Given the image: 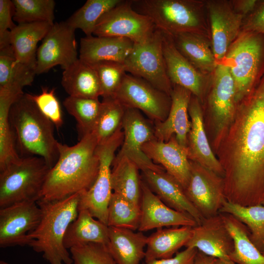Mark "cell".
<instances>
[{
    "label": "cell",
    "mask_w": 264,
    "mask_h": 264,
    "mask_svg": "<svg viewBox=\"0 0 264 264\" xmlns=\"http://www.w3.org/2000/svg\"><path fill=\"white\" fill-rule=\"evenodd\" d=\"M216 264H236L231 260H225L217 259Z\"/></svg>",
    "instance_id": "cell-50"
},
{
    "label": "cell",
    "mask_w": 264,
    "mask_h": 264,
    "mask_svg": "<svg viewBox=\"0 0 264 264\" xmlns=\"http://www.w3.org/2000/svg\"><path fill=\"white\" fill-rule=\"evenodd\" d=\"M192 93L178 85H173L170 94L171 105L166 119L154 122L155 138L167 142L175 135L178 143L187 147V136L191 128L188 108Z\"/></svg>",
    "instance_id": "cell-23"
},
{
    "label": "cell",
    "mask_w": 264,
    "mask_h": 264,
    "mask_svg": "<svg viewBox=\"0 0 264 264\" xmlns=\"http://www.w3.org/2000/svg\"><path fill=\"white\" fill-rule=\"evenodd\" d=\"M98 145L93 132L73 146L59 142V156L47 175L40 199L60 200L88 190L99 172Z\"/></svg>",
    "instance_id": "cell-2"
},
{
    "label": "cell",
    "mask_w": 264,
    "mask_h": 264,
    "mask_svg": "<svg viewBox=\"0 0 264 264\" xmlns=\"http://www.w3.org/2000/svg\"><path fill=\"white\" fill-rule=\"evenodd\" d=\"M14 13L12 0H0V42L8 40L10 30L16 26L13 21Z\"/></svg>",
    "instance_id": "cell-45"
},
{
    "label": "cell",
    "mask_w": 264,
    "mask_h": 264,
    "mask_svg": "<svg viewBox=\"0 0 264 264\" xmlns=\"http://www.w3.org/2000/svg\"><path fill=\"white\" fill-rule=\"evenodd\" d=\"M217 258L198 252L193 264H216Z\"/></svg>",
    "instance_id": "cell-49"
},
{
    "label": "cell",
    "mask_w": 264,
    "mask_h": 264,
    "mask_svg": "<svg viewBox=\"0 0 264 264\" xmlns=\"http://www.w3.org/2000/svg\"><path fill=\"white\" fill-rule=\"evenodd\" d=\"M133 45L125 38L86 36L80 39L79 58L89 65L106 61L124 63Z\"/></svg>",
    "instance_id": "cell-25"
},
{
    "label": "cell",
    "mask_w": 264,
    "mask_h": 264,
    "mask_svg": "<svg viewBox=\"0 0 264 264\" xmlns=\"http://www.w3.org/2000/svg\"><path fill=\"white\" fill-rule=\"evenodd\" d=\"M195 248L217 259L230 260L229 255L234 248L233 238L224 221L222 215L205 218L192 227V236L185 246Z\"/></svg>",
    "instance_id": "cell-19"
},
{
    "label": "cell",
    "mask_w": 264,
    "mask_h": 264,
    "mask_svg": "<svg viewBox=\"0 0 264 264\" xmlns=\"http://www.w3.org/2000/svg\"><path fill=\"white\" fill-rule=\"evenodd\" d=\"M219 64L228 68L233 79L238 104L264 75V34L241 31Z\"/></svg>",
    "instance_id": "cell-6"
},
{
    "label": "cell",
    "mask_w": 264,
    "mask_h": 264,
    "mask_svg": "<svg viewBox=\"0 0 264 264\" xmlns=\"http://www.w3.org/2000/svg\"><path fill=\"white\" fill-rule=\"evenodd\" d=\"M162 34L163 52L171 83L188 89L202 104L213 73L205 74L198 70L178 50L172 37L163 32Z\"/></svg>",
    "instance_id": "cell-18"
},
{
    "label": "cell",
    "mask_w": 264,
    "mask_h": 264,
    "mask_svg": "<svg viewBox=\"0 0 264 264\" xmlns=\"http://www.w3.org/2000/svg\"><path fill=\"white\" fill-rule=\"evenodd\" d=\"M0 264H9L4 261L1 260L0 261Z\"/></svg>",
    "instance_id": "cell-51"
},
{
    "label": "cell",
    "mask_w": 264,
    "mask_h": 264,
    "mask_svg": "<svg viewBox=\"0 0 264 264\" xmlns=\"http://www.w3.org/2000/svg\"><path fill=\"white\" fill-rule=\"evenodd\" d=\"M139 169L127 158H117L113 160L110 175L112 192L141 206V181Z\"/></svg>",
    "instance_id": "cell-32"
},
{
    "label": "cell",
    "mask_w": 264,
    "mask_h": 264,
    "mask_svg": "<svg viewBox=\"0 0 264 264\" xmlns=\"http://www.w3.org/2000/svg\"><path fill=\"white\" fill-rule=\"evenodd\" d=\"M124 139L115 157H126L134 163L141 171L151 170L166 171L160 165L150 159L142 151L143 145L155 138L154 127L139 110L126 109L122 123Z\"/></svg>",
    "instance_id": "cell-15"
},
{
    "label": "cell",
    "mask_w": 264,
    "mask_h": 264,
    "mask_svg": "<svg viewBox=\"0 0 264 264\" xmlns=\"http://www.w3.org/2000/svg\"><path fill=\"white\" fill-rule=\"evenodd\" d=\"M219 213L232 215L250 232V239L262 253L264 251V205L242 206L225 200Z\"/></svg>",
    "instance_id": "cell-36"
},
{
    "label": "cell",
    "mask_w": 264,
    "mask_h": 264,
    "mask_svg": "<svg viewBox=\"0 0 264 264\" xmlns=\"http://www.w3.org/2000/svg\"><path fill=\"white\" fill-rule=\"evenodd\" d=\"M223 171L226 199L242 206L264 201V75L238 104L215 151Z\"/></svg>",
    "instance_id": "cell-1"
},
{
    "label": "cell",
    "mask_w": 264,
    "mask_h": 264,
    "mask_svg": "<svg viewBox=\"0 0 264 264\" xmlns=\"http://www.w3.org/2000/svg\"><path fill=\"white\" fill-rule=\"evenodd\" d=\"M262 254L264 255V251L262 252Z\"/></svg>",
    "instance_id": "cell-52"
},
{
    "label": "cell",
    "mask_w": 264,
    "mask_h": 264,
    "mask_svg": "<svg viewBox=\"0 0 264 264\" xmlns=\"http://www.w3.org/2000/svg\"><path fill=\"white\" fill-rule=\"evenodd\" d=\"M50 167L41 157H21L0 170V208L23 201H36Z\"/></svg>",
    "instance_id": "cell-7"
},
{
    "label": "cell",
    "mask_w": 264,
    "mask_h": 264,
    "mask_svg": "<svg viewBox=\"0 0 264 264\" xmlns=\"http://www.w3.org/2000/svg\"><path fill=\"white\" fill-rule=\"evenodd\" d=\"M36 68L16 61L11 45L0 48V89H23L31 85Z\"/></svg>",
    "instance_id": "cell-35"
},
{
    "label": "cell",
    "mask_w": 264,
    "mask_h": 264,
    "mask_svg": "<svg viewBox=\"0 0 264 264\" xmlns=\"http://www.w3.org/2000/svg\"><path fill=\"white\" fill-rule=\"evenodd\" d=\"M201 104L203 112L210 119L211 147L215 152L233 119L237 107L234 80L226 66L217 65Z\"/></svg>",
    "instance_id": "cell-8"
},
{
    "label": "cell",
    "mask_w": 264,
    "mask_h": 264,
    "mask_svg": "<svg viewBox=\"0 0 264 264\" xmlns=\"http://www.w3.org/2000/svg\"><path fill=\"white\" fill-rule=\"evenodd\" d=\"M205 2L213 51L218 65L241 32L244 17L234 9L230 0H207Z\"/></svg>",
    "instance_id": "cell-17"
},
{
    "label": "cell",
    "mask_w": 264,
    "mask_h": 264,
    "mask_svg": "<svg viewBox=\"0 0 264 264\" xmlns=\"http://www.w3.org/2000/svg\"><path fill=\"white\" fill-rule=\"evenodd\" d=\"M53 24L45 22L21 23L10 30V44L18 62L36 68L37 44Z\"/></svg>",
    "instance_id": "cell-26"
},
{
    "label": "cell",
    "mask_w": 264,
    "mask_h": 264,
    "mask_svg": "<svg viewBox=\"0 0 264 264\" xmlns=\"http://www.w3.org/2000/svg\"><path fill=\"white\" fill-rule=\"evenodd\" d=\"M15 6L13 20L18 24L45 22L54 24V0H12Z\"/></svg>",
    "instance_id": "cell-41"
},
{
    "label": "cell",
    "mask_w": 264,
    "mask_h": 264,
    "mask_svg": "<svg viewBox=\"0 0 264 264\" xmlns=\"http://www.w3.org/2000/svg\"><path fill=\"white\" fill-rule=\"evenodd\" d=\"M132 1L135 10L149 17L155 27L164 33L173 36L182 33H194L211 39L205 0Z\"/></svg>",
    "instance_id": "cell-5"
},
{
    "label": "cell",
    "mask_w": 264,
    "mask_h": 264,
    "mask_svg": "<svg viewBox=\"0 0 264 264\" xmlns=\"http://www.w3.org/2000/svg\"><path fill=\"white\" fill-rule=\"evenodd\" d=\"M181 54L198 70L211 74L218 64L211 39L194 33H182L171 36Z\"/></svg>",
    "instance_id": "cell-28"
},
{
    "label": "cell",
    "mask_w": 264,
    "mask_h": 264,
    "mask_svg": "<svg viewBox=\"0 0 264 264\" xmlns=\"http://www.w3.org/2000/svg\"><path fill=\"white\" fill-rule=\"evenodd\" d=\"M41 218V210L36 201H23L0 208V247L29 246V235Z\"/></svg>",
    "instance_id": "cell-14"
},
{
    "label": "cell",
    "mask_w": 264,
    "mask_h": 264,
    "mask_svg": "<svg viewBox=\"0 0 264 264\" xmlns=\"http://www.w3.org/2000/svg\"><path fill=\"white\" fill-rule=\"evenodd\" d=\"M113 98L125 109L140 110L154 122L166 119L172 102L170 95L145 80L127 73Z\"/></svg>",
    "instance_id": "cell-12"
},
{
    "label": "cell",
    "mask_w": 264,
    "mask_h": 264,
    "mask_svg": "<svg viewBox=\"0 0 264 264\" xmlns=\"http://www.w3.org/2000/svg\"><path fill=\"white\" fill-rule=\"evenodd\" d=\"M61 84L69 96L99 99L102 96L95 70L79 58L64 70Z\"/></svg>",
    "instance_id": "cell-29"
},
{
    "label": "cell",
    "mask_w": 264,
    "mask_h": 264,
    "mask_svg": "<svg viewBox=\"0 0 264 264\" xmlns=\"http://www.w3.org/2000/svg\"><path fill=\"white\" fill-rule=\"evenodd\" d=\"M241 31L264 34V0H261L254 11L244 19Z\"/></svg>",
    "instance_id": "cell-46"
},
{
    "label": "cell",
    "mask_w": 264,
    "mask_h": 264,
    "mask_svg": "<svg viewBox=\"0 0 264 264\" xmlns=\"http://www.w3.org/2000/svg\"><path fill=\"white\" fill-rule=\"evenodd\" d=\"M124 139L122 129L103 143L98 144L99 169L97 178L87 191L80 193L78 211L86 210L95 219L107 225L108 210L112 193L110 175L115 152Z\"/></svg>",
    "instance_id": "cell-9"
},
{
    "label": "cell",
    "mask_w": 264,
    "mask_h": 264,
    "mask_svg": "<svg viewBox=\"0 0 264 264\" xmlns=\"http://www.w3.org/2000/svg\"><path fill=\"white\" fill-rule=\"evenodd\" d=\"M198 252L195 248L186 247L174 257L151 261L145 264H193Z\"/></svg>",
    "instance_id": "cell-47"
},
{
    "label": "cell",
    "mask_w": 264,
    "mask_h": 264,
    "mask_svg": "<svg viewBox=\"0 0 264 264\" xmlns=\"http://www.w3.org/2000/svg\"><path fill=\"white\" fill-rule=\"evenodd\" d=\"M155 29L149 17L134 9L132 0H121L100 18L93 35L122 37L142 43L152 36Z\"/></svg>",
    "instance_id": "cell-11"
},
{
    "label": "cell",
    "mask_w": 264,
    "mask_h": 264,
    "mask_svg": "<svg viewBox=\"0 0 264 264\" xmlns=\"http://www.w3.org/2000/svg\"><path fill=\"white\" fill-rule=\"evenodd\" d=\"M9 120L21 157H41L52 168L59 156L55 126L40 111L28 93H24L13 103Z\"/></svg>",
    "instance_id": "cell-3"
},
{
    "label": "cell",
    "mask_w": 264,
    "mask_h": 264,
    "mask_svg": "<svg viewBox=\"0 0 264 264\" xmlns=\"http://www.w3.org/2000/svg\"><path fill=\"white\" fill-rule=\"evenodd\" d=\"M101 102V109L93 131L98 144L104 143L122 129L126 110L113 97L103 98Z\"/></svg>",
    "instance_id": "cell-39"
},
{
    "label": "cell",
    "mask_w": 264,
    "mask_h": 264,
    "mask_svg": "<svg viewBox=\"0 0 264 264\" xmlns=\"http://www.w3.org/2000/svg\"><path fill=\"white\" fill-rule=\"evenodd\" d=\"M63 104L67 112L75 119L80 139L93 132L102 107L99 99L68 96Z\"/></svg>",
    "instance_id": "cell-37"
},
{
    "label": "cell",
    "mask_w": 264,
    "mask_h": 264,
    "mask_svg": "<svg viewBox=\"0 0 264 264\" xmlns=\"http://www.w3.org/2000/svg\"><path fill=\"white\" fill-rule=\"evenodd\" d=\"M80 193L52 201L38 200L40 221L29 235V246L49 264H72L73 261L64 243L66 231L77 218Z\"/></svg>",
    "instance_id": "cell-4"
},
{
    "label": "cell",
    "mask_w": 264,
    "mask_h": 264,
    "mask_svg": "<svg viewBox=\"0 0 264 264\" xmlns=\"http://www.w3.org/2000/svg\"><path fill=\"white\" fill-rule=\"evenodd\" d=\"M107 248L116 264H139L145 258L148 237L142 232L109 227Z\"/></svg>",
    "instance_id": "cell-27"
},
{
    "label": "cell",
    "mask_w": 264,
    "mask_h": 264,
    "mask_svg": "<svg viewBox=\"0 0 264 264\" xmlns=\"http://www.w3.org/2000/svg\"><path fill=\"white\" fill-rule=\"evenodd\" d=\"M90 65L97 74L102 90L101 97H114L127 73L124 63L106 61Z\"/></svg>",
    "instance_id": "cell-42"
},
{
    "label": "cell",
    "mask_w": 264,
    "mask_h": 264,
    "mask_svg": "<svg viewBox=\"0 0 264 264\" xmlns=\"http://www.w3.org/2000/svg\"><path fill=\"white\" fill-rule=\"evenodd\" d=\"M23 93L15 89H0V170L21 157L16 149L9 111L13 103Z\"/></svg>",
    "instance_id": "cell-33"
},
{
    "label": "cell",
    "mask_w": 264,
    "mask_h": 264,
    "mask_svg": "<svg viewBox=\"0 0 264 264\" xmlns=\"http://www.w3.org/2000/svg\"><path fill=\"white\" fill-rule=\"evenodd\" d=\"M190 163L186 195L204 218L216 215L226 200L223 177L195 161Z\"/></svg>",
    "instance_id": "cell-16"
},
{
    "label": "cell",
    "mask_w": 264,
    "mask_h": 264,
    "mask_svg": "<svg viewBox=\"0 0 264 264\" xmlns=\"http://www.w3.org/2000/svg\"><path fill=\"white\" fill-rule=\"evenodd\" d=\"M262 204H263V205H264V202H263V203Z\"/></svg>",
    "instance_id": "cell-53"
},
{
    "label": "cell",
    "mask_w": 264,
    "mask_h": 264,
    "mask_svg": "<svg viewBox=\"0 0 264 264\" xmlns=\"http://www.w3.org/2000/svg\"><path fill=\"white\" fill-rule=\"evenodd\" d=\"M192 227L188 226L159 228L148 237L145 263L173 257L192 236Z\"/></svg>",
    "instance_id": "cell-31"
},
{
    "label": "cell",
    "mask_w": 264,
    "mask_h": 264,
    "mask_svg": "<svg viewBox=\"0 0 264 264\" xmlns=\"http://www.w3.org/2000/svg\"><path fill=\"white\" fill-rule=\"evenodd\" d=\"M121 1V0H88L66 22L75 30H82L86 36H92L100 18Z\"/></svg>",
    "instance_id": "cell-38"
},
{
    "label": "cell",
    "mask_w": 264,
    "mask_h": 264,
    "mask_svg": "<svg viewBox=\"0 0 264 264\" xmlns=\"http://www.w3.org/2000/svg\"><path fill=\"white\" fill-rule=\"evenodd\" d=\"M86 210H81L76 219L69 226L64 243L66 249L90 243L107 246L109 241V226L95 219Z\"/></svg>",
    "instance_id": "cell-30"
},
{
    "label": "cell",
    "mask_w": 264,
    "mask_h": 264,
    "mask_svg": "<svg viewBox=\"0 0 264 264\" xmlns=\"http://www.w3.org/2000/svg\"><path fill=\"white\" fill-rule=\"evenodd\" d=\"M141 178L159 198L168 207L191 216L197 224L204 218L187 198L181 185L166 171H141Z\"/></svg>",
    "instance_id": "cell-24"
},
{
    "label": "cell",
    "mask_w": 264,
    "mask_h": 264,
    "mask_svg": "<svg viewBox=\"0 0 264 264\" xmlns=\"http://www.w3.org/2000/svg\"><path fill=\"white\" fill-rule=\"evenodd\" d=\"M141 207L127 198L112 192L108 210L109 227L125 228L132 231L138 229Z\"/></svg>",
    "instance_id": "cell-40"
},
{
    "label": "cell",
    "mask_w": 264,
    "mask_h": 264,
    "mask_svg": "<svg viewBox=\"0 0 264 264\" xmlns=\"http://www.w3.org/2000/svg\"><path fill=\"white\" fill-rule=\"evenodd\" d=\"M55 88L48 90L42 88V92L37 95L28 93L40 111L47 117L57 129L63 124L61 108L55 94Z\"/></svg>",
    "instance_id": "cell-44"
},
{
    "label": "cell",
    "mask_w": 264,
    "mask_h": 264,
    "mask_svg": "<svg viewBox=\"0 0 264 264\" xmlns=\"http://www.w3.org/2000/svg\"><path fill=\"white\" fill-rule=\"evenodd\" d=\"M221 214L234 242L230 260L236 264H264V255L251 242L247 227L232 215Z\"/></svg>",
    "instance_id": "cell-34"
},
{
    "label": "cell",
    "mask_w": 264,
    "mask_h": 264,
    "mask_svg": "<svg viewBox=\"0 0 264 264\" xmlns=\"http://www.w3.org/2000/svg\"><path fill=\"white\" fill-rule=\"evenodd\" d=\"M69 250L74 264H116L105 245L90 243Z\"/></svg>",
    "instance_id": "cell-43"
},
{
    "label": "cell",
    "mask_w": 264,
    "mask_h": 264,
    "mask_svg": "<svg viewBox=\"0 0 264 264\" xmlns=\"http://www.w3.org/2000/svg\"><path fill=\"white\" fill-rule=\"evenodd\" d=\"M230 1L234 9L245 18L254 11L261 0H231Z\"/></svg>",
    "instance_id": "cell-48"
},
{
    "label": "cell",
    "mask_w": 264,
    "mask_h": 264,
    "mask_svg": "<svg viewBox=\"0 0 264 264\" xmlns=\"http://www.w3.org/2000/svg\"><path fill=\"white\" fill-rule=\"evenodd\" d=\"M163 34L156 28L152 36L142 43H134L124 63L126 72L142 78L170 95L173 89L166 70L162 49Z\"/></svg>",
    "instance_id": "cell-10"
},
{
    "label": "cell",
    "mask_w": 264,
    "mask_h": 264,
    "mask_svg": "<svg viewBox=\"0 0 264 264\" xmlns=\"http://www.w3.org/2000/svg\"><path fill=\"white\" fill-rule=\"evenodd\" d=\"M191 128L187 136L188 158L223 177L222 168L213 153L206 133L201 102L192 95L189 108Z\"/></svg>",
    "instance_id": "cell-21"
},
{
    "label": "cell",
    "mask_w": 264,
    "mask_h": 264,
    "mask_svg": "<svg viewBox=\"0 0 264 264\" xmlns=\"http://www.w3.org/2000/svg\"><path fill=\"white\" fill-rule=\"evenodd\" d=\"M75 31L66 21L54 22L37 49L36 74L56 66L64 70L79 59Z\"/></svg>",
    "instance_id": "cell-13"
},
{
    "label": "cell",
    "mask_w": 264,
    "mask_h": 264,
    "mask_svg": "<svg viewBox=\"0 0 264 264\" xmlns=\"http://www.w3.org/2000/svg\"><path fill=\"white\" fill-rule=\"evenodd\" d=\"M142 151L154 163L161 166L183 187H187L190 177L191 165L187 148L180 145L175 136L167 141L155 138L143 146Z\"/></svg>",
    "instance_id": "cell-20"
},
{
    "label": "cell",
    "mask_w": 264,
    "mask_h": 264,
    "mask_svg": "<svg viewBox=\"0 0 264 264\" xmlns=\"http://www.w3.org/2000/svg\"><path fill=\"white\" fill-rule=\"evenodd\" d=\"M141 191V215L138 229L139 231L145 232L164 227H194L198 225L190 215L166 205L142 179Z\"/></svg>",
    "instance_id": "cell-22"
}]
</instances>
